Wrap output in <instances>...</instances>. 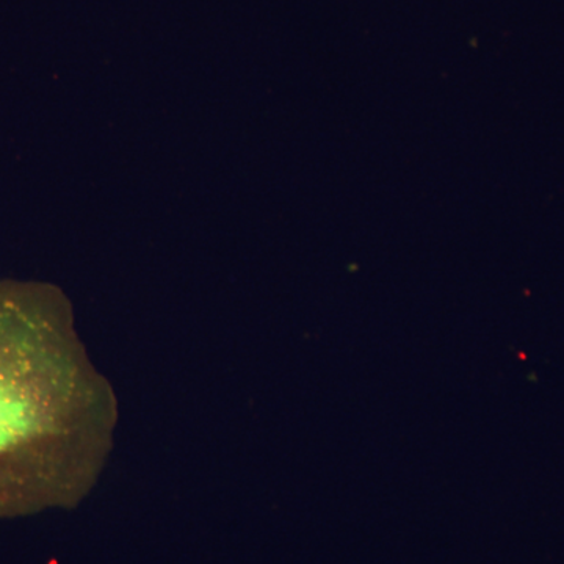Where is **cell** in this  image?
<instances>
[{
  "mask_svg": "<svg viewBox=\"0 0 564 564\" xmlns=\"http://www.w3.org/2000/svg\"><path fill=\"white\" fill-rule=\"evenodd\" d=\"M35 317L21 300L0 296V480H31L66 417L62 375Z\"/></svg>",
  "mask_w": 564,
  "mask_h": 564,
  "instance_id": "6da1fadb",
  "label": "cell"
}]
</instances>
